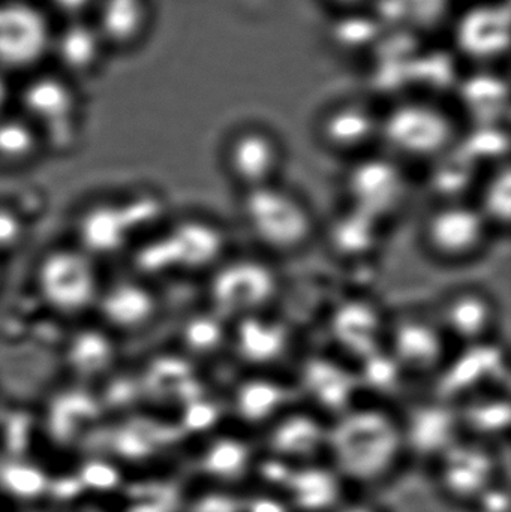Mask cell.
Wrapping results in <instances>:
<instances>
[{"instance_id": "obj_1", "label": "cell", "mask_w": 511, "mask_h": 512, "mask_svg": "<svg viewBox=\"0 0 511 512\" xmlns=\"http://www.w3.org/2000/svg\"><path fill=\"white\" fill-rule=\"evenodd\" d=\"M326 453L345 484L365 487L389 480L407 454L401 424L375 409L342 414L327 430Z\"/></svg>"}, {"instance_id": "obj_2", "label": "cell", "mask_w": 511, "mask_h": 512, "mask_svg": "<svg viewBox=\"0 0 511 512\" xmlns=\"http://www.w3.org/2000/svg\"><path fill=\"white\" fill-rule=\"evenodd\" d=\"M237 207L258 254L272 261L303 254L320 236L308 200L285 180L237 195Z\"/></svg>"}, {"instance_id": "obj_3", "label": "cell", "mask_w": 511, "mask_h": 512, "mask_svg": "<svg viewBox=\"0 0 511 512\" xmlns=\"http://www.w3.org/2000/svg\"><path fill=\"white\" fill-rule=\"evenodd\" d=\"M461 140L455 117L434 102L405 101L381 114V150L407 167H428Z\"/></svg>"}, {"instance_id": "obj_4", "label": "cell", "mask_w": 511, "mask_h": 512, "mask_svg": "<svg viewBox=\"0 0 511 512\" xmlns=\"http://www.w3.org/2000/svg\"><path fill=\"white\" fill-rule=\"evenodd\" d=\"M497 239L473 200L434 201L420 219V248L444 267L474 264Z\"/></svg>"}, {"instance_id": "obj_5", "label": "cell", "mask_w": 511, "mask_h": 512, "mask_svg": "<svg viewBox=\"0 0 511 512\" xmlns=\"http://www.w3.org/2000/svg\"><path fill=\"white\" fill-rule=\"evenodd\" d=\"M33 280L42 304L65 318L95 309L104 286L96 259L77 245L45 252L36 262Z\"/></svg>"}, {"instance_id": "obj_6", "label": "cell", "mask_w": 511, "mask_h": 512, "mask_svg": "<svg viewBox=\"0 0 511 512\" xmlns=\"http://www.w3.org/2000/svg\"><path fill=\"white\" fill-rule=\"evenodd\" d=\"M15 110L41 134L47 150H68L77 141L81 101L74 80L57 71L23 78L15 92Z\"/></svg>"}, {"instance_id": "obj_7", "label": "cell", "mask_w": 511, "mask_h": 512, "mask_svg": "<svg viewBox=\"0 0 511 512\" xmlns=\"http://www.w3.org/2000/svg\"><path fill=\"white\" fill-rule=\"evenodd\" d=\"M345 168L341 185L345 207L380 225L392 222L393 216L404 210L411 189L407 165L378 150L345 164Z\"/></svg>"}, {"instance_id": "obj_8", "label": "cell", "mask_w": 511, "mask_h": 512, "mask_svg": "<svg viewBox=\"0 0 511 512\" xmlns=\"http://www.w3.org/2000/svg\"><path fill=\"white\" fill-rule=\"evenodd\" d=\"M54 21L42 3L0 0V71L27 77L50 60Z\"/></svg>"}, {"instance_id": "obj_9", "label": "cell", "mask_w": 511, "mask_h": 512, "mask_svg": "<svg viewBox=\"0 0 511 512\" xmlns=\"http://www.w3.org/2000/svg\"><path fill=\"white\" fill-rule=\"evenodd\" d=\"M275 261L257 256L231 255L210 274L209 297L216 312L237 319L258 315L279 289Z\"/></svg>"}, {"instance_id": "obj_10", "label": "cell", "mask_w": 511, "mask_h": 512, "mask_svg": "<svg viewBox=\"0 0 511 512\" xmlns=\"http://www.w3.org/2000/svg\"><path fill=\"white\" fill-rule=\"evenodd\" d=\"M221 167L237 195L284 182L287 149L278 135L261 126L237 129L221 149Z\"/></svg>"}, {"instance_id": "obj_11", "label": "cell", "mask_w": 511, "mask_h": 512, "mask_svg": "<svg viewBox=\"0 0 511 512\" xmlns=\"http://www.w3.org/2000/svg\"><path fill=\"white\" fill-rule=\"evenodd\" d=\"M435 465L438 489L453 504L471 507L486 490L503 480L500 457L479 439H459Z\"/></svg>"}, {"instance_id": "obj_12", "label": "cell", "mask_w": 511, "mask_h": 512, "mask_svg": "<svg viewBox=\"0 0 511 512\" xmlns=\"http://www.w3.org/2000/svg\"><path fill=\"white\" fill-rule=\"evenodd\" d=\"M317 140L342 164L365 158L381 150V114L356 102L336 105L318 122Z\"/></svg>"}, {"instance_id": "obj_13", "label": "cell", "mask_w": 511, "mask_h": 512, "mask_svg": "<svg viewBox=\"0 0 511 512\" xmlns=\"http://www.w3.org/2000/svg\"><path fill=\"white\" fill-rule=\"evenodd\" d=\"M167 240L174 267L189 273H213L231 255V239L224 224L207 216H194L174 224Z\"/></svg>"}, {"instance_id": "obj_14", "label": "cell", "mask_w": 511, "mask_h": 512, "mask_svg": "<svg viewBox=\"0 0 511 512\" xmlns=\"http://www.w3.org/2000/svg\"><path fill=\"white\" fill-rule=\"evenodd\" d=\"M107 48L92 17L71 18L54 27L50 60H54L57 72L74 80L95 72Z\"/></svg>"}, {"instance_id": "obj_15", "label": "cell", "mask_w": 511, "mask_h": 512, "mask_svg": "<svg viewBox=\"0 0 511 512\" xmlns=\"http://www.w3.org/2000/svg\"><path fill=\"white\" fill-rule=\"evenodd\" d=\"M95 309L113 330L134 333L158 315V295L138 280H117L102 286Z\"/></svg>"}, {"instance_id": "obj_16", "label": "cell", "mask_w": 511, "mask_h": 512, "mask_svg": "<svg viewBox=\"0 0 511 512\" xmlns=\"http://www.w3.org/2000/svg\"><path fill=\"white\" fill-rule=\"evenodd\" d=\"M327 430L314 415L282 414L270 423L269 454L291 465L317 462L326 453Z\"/></svg>"}, {"instance_id": "obj_17", "label": "cell", "mask_w": 511, "mask_h": 512, "mask_svg": "<svg viewBox=\"0 0 511 512\" xmlns=\"http://www.w3.org/2000/svg\"><path fill=\"white\" fill-rule=\"evenodd\" d=\"M345 483L330 465L294 466L282 496L294 512H333L341 507Z\"/></svg>"}, {"instance_id": "obj_18", "label": "cell", "mask_w": 511, "mask_h": 512, "mask_svg": "<svg viewBox=\"0 0 511 512\" xmlns=\"http://www.w3.org/2000/svg\"><path fill=\"white\" fill-rule=\"evenodd\" d=\"M437 318L462 343H479L494 330L497 306L485 292L462 288L446 298Z\"/></svg>"}, {"instance_id": "obj_19", "label": "cell", "mask_w": 511, "mask_h": 512, "mask_svg": "<svg viewBox=\"0 0 511 512\" xmlns=\"http://www.w3.org/2000/svg\"><path fill=\"white\" fill-rule=\"evenodd\" d=\"M77 242L87 254L98 259L119 251L128 243L132 222L126 206L101 201L86 207L77 219Z\"/></svg>"}, {"instance_id": "obj_20", "label": "cell", "mask_w": 511, "mask_h": 512, "mask_svg": "<svg viewBox=\"0 0 511 512\" xmlns=\"http://www.w3.org/2000/svg\"><path fill=\"white\" fill-rule=\"evenodd\" d=\"M459 430L461 423L452 412L443 408L423 409L402 426L405 453L435 463L461 439Z\"/></svg>"}, {"instance_id": "obj_21", "label": "cell", "mask_w": 511, "mask_h": 512, "mask_svg": "<svg viewBox=\"0 0 511 512\" xmlns=\"http://www.w3.org/2000/svg\"><path fill=\"white\" fill-rule=\"evenodd\" d=\"M108 47L137 44L150 23L149 0H98L90 15Z\"/></svg>"}, {"instance_id": "obj_22", "label": "cell", "mask_w": 511, "mask_h": 512, "mask_svg": "<svg viewBox=\"0 0 511 512\" xmlns=\"http://www.w3.org/2000/svg\"><path fill=\"white\" fill-rule=\"evenodd\" d=\"M198 463L213 483L228 487L252 474L255 457L248 442L236 436H221L204 447Z\"/></svg>"}, {"instance_id": "obj_23", "label": "cell", "mask_w": 511, "mask_h": 512, "mask_svg": "<svg viewBox=\"0 0 511 512\" xmlns=\"http://www.w3.org/2000/svg\"><path fill=\"white\" fill-rule=\"evenodd\" d=\"M47 152L38 129L17 110L0 117V167H29Z\"/></svg>"}, {"instance_id": "obj_24", "label": "cell", "mask_w": 511, "mask_h": 512, "mask_svg": "<svg viewBox=\"0 0 511 512\" xmlns=\"http://www.w3.org/2000/svg\"><path fill=\"white\" fill-rule=\"evenodd\" d=\"M443 330L440 322L437 327L416 318L408 324H399L393 330V343L396 354L402 358L405 367L426 370L440 361L441 340L440 331ZM444 331V330H443Z\"/></svg>"}, {"instance_id": "obj_25", "label": "cell", "mask_w": 511, "mask_h": 512, "mask_svg": "<svg viewBox=\"0 0 511 512\" xmlns=\"http://www.w3.org/2000/svg\"><path fill=\"white\" fill-rule=\"evenodd\" d=\"M383 225L374 219L344 207L329 225V242L342 256L371 254L381 242Z\"/></svg>"}, {"instance_id": "obj_26", "label": "cell", "mask_w": 511, "mask_h": 512, "mask_svg": "<svg viewBox=\"0 0 511 512\" xmlns=\"http://www.w3.org/2000/svg\"><path fill=\"white\" fill-rule=\"evenodd\" d=\"M459 423L473 430L479 441L485 442L506 432L509 427V406L500 400L473 405L459 418Z\"/></svg>"}, {"instance_id": "obj_27", "label": "cell", "mask_w": 511, "mask_h": 512, "mask_svg": "<svg viewBox=\"0 0 511 512\" xmlns=\"http://www.w3.org/2000/svg\"><path fill=\"white\" fill-rule=\"evenodd\" d=\"M237 414L240 418L249 424H261L270 421L279 414V408L282 405V399L279 393L270 387L245 388L240 391L239 396L234 400Z\"/></svg>"}, {"instance_id": "obj_28", "label": "cell", "mask_w": 511, "mask_h": 512, "mask_svg": "<svg viewBox=\"0 0 511 512\" xmlns=\"http://www.w3.org/2000/svg\"><path fill=\"white\" fill-rule=\"evenodd\" d=\"M0 486L17 499L38 498L47 486V478L39 469L26 463H5L0 469Z\"/></svg>"}, {"instance_id": "obj_29", "label": "cell", "mask_w": 511, "mask_h": 512, "mask_svg": "<svg viewBox=\"0 0 511 512\" xmlns=\"http://www.w3.org/2000/svg\"><path fill=\"white\" fill-rule=\"evenodd\" d=\"M26 219L15 207L0 203V258L20 249L27 239Z\"/></svg>"}, {"instance_id": "obj_30", "label": "cell", "mask_w": 511, "mask_h": 512, "mask_svg": "<svg viewBox=\"0 0 511 512\" xmlns=\"http://www.w3.org/2000/svg\"><path fill=\"white\" fill-rule=\"evenodd\" d=\"M183 512H243V498L231 490H204L194 498H186Z\"/></svg>"}, {"instance_id": "obj_31", "label": "cell", "mask_w": 511, "mask_h": 512, "mask_svg": "<svg viewBox=\"0 0 511 512\" xmlns=\"http://www.w3.org/2000/svg\"><path fill=\"white\" fill-rule=\"evenodd\" d=\"M294 466L297 465H291V463L269 454L264 459H255L252 472L257 474L258 480L266 489H269V492L281 493L282 495L291 474H293Z\"/></svg>"}, {"instance_id": "obj_32", "label": "cell", "mask_w": 511, "mask_h": 512, "mask_svg": "<svg viewBox=\"0 0 511 512\" xmlns=\"http://www.w3.org/2000/svg\"><path fill=\"white\" fill-rule=\"evenodd\" d=\"M474 512H510L509 487L503 480L486 490L473 505Z\"/></svg>"}, {"instance_id": "obj_33", "label": "cell", "mask_w": 511, "mask_h": 512, "mask_svg": "<svg viewBox=\"0 0 511 512\" xmlns=\"http://www.w3.org/2000/svg\"><path fill=\"white\" fill-rule=\"evenodd\" d=\"M96 3L98 0H42V5L48 12L54 11L63 20L90 17L95 11Z\"/></svg>"}, {"instance_id": "obj_34", "label": "cell", "mask_w": 511, "mask_h": 512, "mask_svg": "<svg viewBox=\"0 0 511 512\" xmlns=\"http://www.w3.org/2000/svg\"><path fill=\"white\" fill-rule=\"evenodd\" d=\"M243 512H293L281 493L266 492L243 498Z\"/></svg>"}, {"instance_id": "obj_35", "label": "cell", "mask_w": 511, "mask_h": 512, "mask_svg": "<svg viewBox=\"0 0 511 512\" xmlns=\"http://www.w3.org/2000/svg\"><path fill=\"white\" fill-rule=\"evenodd\" d=\"M15 92L17 86L14 84V78L0 71V117L14 110Z\"/></svg>"}, {"instance_id": "obj_36", "label": "cell", "mask_w": 511, "mask_h": 512, "mask_svg": "<svg viewBox=\"0 0 511 512\" xmlns=\"http://www.w3.org/2000/svg\"><path fill=\"white\" fill-rule=\"evenodd\" d=\"M333 512H384L380 510V508L374 507V505L369 504H348L341 505L338 510Z\"/></svg>"}, {"instance_id": "obj_37", "label": "cell", "mask_w": 511, "mask_h": 512, "mask_svg": "<svg viewBox=\"0 0 511 512\" xmlns=\"http://www.w3.org/2000/svg\"><path fill=\"white\" fill-rule=\"evenodd\" d=\"M333 2L339 3V5L353 6L360 5V3L365 2V0H333Z\"/></svg>"}, {"instance_id": "obj_38", "label": "cell", "mask_w": 511, "mask_h": 512, "mask_svg": "<svg viewBox=\"0 0 511 512\" xmlns=\"http://www.w3.org/2000/svg\"><path fill=\"white\" fill-rule=\"evenodd\" d=\"M0 285H2V262H0Z\"/></svg>"}]
</instances>
